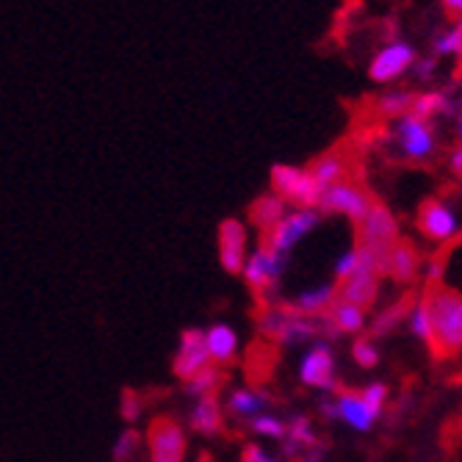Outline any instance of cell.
Returning <instances> with one entry per match:
<instances>
[{"label":"cell","instance_id":"cell-1","mask_svg":"<svg viewBox=\"0 0 462 462\" xmlns=\"http://www.w3.org/2000/svg\"><path fill=\"white\" fill-rule=\"evenodd\" d=\"M432 313V344L427 346L435 360L462 355V293L451 288H424Z\"/></svg>","mask_w":462,"mask_h":462},{"label":"cell","instance_id":"cell-2","mask_svg":"<svg viewBox=\"0 0 462 462\" xmlns=\"http://www.w3.org/2000/svg\"><path fill=\"white\" fill-rule=\"evenodd\" d=\"M285 266H288V255L274 252L269 246H258L246 258L241 274H244L246 285L252 288V293H255L258 308H269L277 302V288L285 274Z\"/></svg>","mask_w":462,"mask_h":462},{"label":"cell","instance_id":"cell-3","mask_svg":"<svg viewBox=\"0 0 462 462\" xmlns=\"http://www.w3.org/2000/svg\"><path fill=\"white\" fill-rule=\"evenodd\" d=\"M388 142L396 147L399 158H404L410 163H424V161L435 158V152H438V136H435L432 122H424L412 114H404L396 119Z\"/></svg>","mask_w":462,"mask_h":462},{"label":"cell","instance_id":"cell-4","mask_svg":"<svg viewBox=\"0 0 462 462\" xmlns=\"http://www.w3.org/2000/svg\"><path fill=\"white\" fill-rule=\"evenodd\" d=\"M355 236H357V246H365V249L376 252V255H380L385 263H388V255H391V246L402 238L393 211L380 199H374V205L368 208V214L355 225Z\"/></svg>","mask_w":462,"mask_h":462},{"label":"cell","instance_id":"cell-5","mask_svg":"<svg viewBox=\"0 0 462 462\" xmlns=\"http://www.w3.org/2000/svg\"><path fill=\"white\" fill-rule=\"evenodd\" d=\"M272 194H277L282 202L293 208H316L319 211V199L321 189L308 172V166H293V163H274L272 166Z\"/></svg>","mask_w":462,"mask_h":462},{"label":"cell","instance_id":"cell-6","mask_svg":"<svg viewBox=\"0 0 462 462\" xmlns=\"http://www.w3.org/2000/svg\"><path fill=\"white\" fill-rule=\"evenodd\" d=\"M374 194L360 183V180H341L329 189L321 191L319 199V214H341L352 219L355 225L368 214V208L374 205Z\"/></svg>","mask_w":462,"mask_h":462},{"label":"cell","instance_id":"cell-7","mask_svg":"<svg viewBox=\"0 0 462 462\" xmlns=\"http://www.w3.org/2000/svg\"><path fill=\"white\" fill-rule=\"evenodd\" d=\"M321 222V214L316 208H297V211L285 214V219L261 236V246H269L274 252H282V255H291V249L297 246L308 233H313Z\"/></svg>","mask_w":462,"mask_h":462},{"label":"cell","instance_id":"cell-8","mask_svg":"<svg viewBox=\"0 0 462 462\" xmlns=\"http://www.w3.org/2000/svg\"><path fill=\"white\" fill-rule=\"evenodd\" d=\"M150 462H183L186 457V432L172 415H155L147 427Z\"/></svg>","mask_w":462,"mask_h":462},{"label":"cell","instance_id":"cell-9","mask_svg":"<svg viewBox=\"0 0 462 462\" xmlns=\"http://www.w3.org/2000/svg\"><path fill=\"white\" fill-rule=\"evenodd\" d=\"M415 227L421 230L424 238L435 241V244H451L454 236L459 233V219L454 214V208L438 197H430L421 202L418 208V219H415Z\"/></svg>","mask_w":462,"mask_h":462},{"label":"cell","instance_id":"cell-10","mask_svg":"<svg viewBox=\"0 0 462 462\" xmlns=\"http://www.w3.org/2000/svg\"><path fill=\"white\" fill-rule=\"evenodd\" d=\"M415 61H418L415 48L402 39H393L391 45H385L383 51L374 53V59L368 64V78L374 83H393L402 75H407L415 67Z\"/></svg>","mask_w":462,"mask_h":462},{"label":"cell","instance_id":"cell-11","mask_svg":"<svg viewBox=\"0 0 462 462\" xmlns=\"http://www.w3.org/2000/svg\"><path fill=\"white\" fill-rule=\"evenodd\" d=\"M300 380H302V385L324 391V393L338 391V380H335V355L327 341H316L305 352V357L300 363Z\"/></svg>","mask_w":462,"mask_h":462},{"label":"cell","instance_id":"cell-12","mask_svg":"<svg viewBox=\"0 0 462 462\" xmlns=\"http://www.w3.org/2000/svg\"><path fill=\"white\" fill-rule=\"evenodd\" d=\"M205 365H211V355H208V344H205V332L197 327L183 329L180 341H178V355L172 360V371L180 380H191L194 374H199Z\"/></svg>","mask_w":462,"mask_h":462},{"label":"cell","instance_id":"cell-13","mask_svg":"<svg viewBox=\"0 0 462 462\" xmlns=\"http://www.w3.org/2000/svg\"><path fill=\"white\" fill-rule=\"evenodd\" d=\"M246 227L238 219H225L219 225V263L227 274H241L246 263Z\"/></svg>","mask_w":462,"mask_h":462},{"label":"cell","instance_id":"cell-14","mask_svg":"<svg viewBox=\"0 0 462 462\" xmlns=\"http://www.w3.org/2000/svg\"><path fill=\"white\" fill-rule=\"evenodd\" d=\"M355 170V158L352 152H344V150H327L321 155H316L308 166V172L313 175V180L319 183V189H329L341 180H355L352 175Z\"/></svg>","mask_w":462,"mask_h":462},{"label":"cell","instance_id":"cell-15","mask_svg":"<svg viewBox=\"0 0 462 462\" xmlns=\"http://www.w3.org/2000/svg\"><path fill=\"white\" fill-rule=\"evenodd\" d=\"M421 252L410 238H399L388 255V277L399 285H412L421 274Z\"/></svg>","mask_w":462,"mask_h":462},{"label":"cell","instance_id":"cell-16","mask_svg":"<svg viewBox=\"0 0 462 462\" xmlns=\"http://www.w3.org/2000/svg\"><path fill=\"white\" fill-rule=\"evenodd\" d=\"M335 412H338V421H346L357 432H368L376 424V418H380V412H374L365 404L360 391H346V388H338V396H335Z\"/></svg>","mask_w":462,"mask_h":462},{"label":"cell","instance_id":"cell-17","mask_svg":"<svg viewBox=\"0 0 462 462\" xmlns=\"http://www.w3.org/2000/svg\"><path fill=\"white\" fill-rule=\"evenodd\" d=\"M189 427L202 435V438H217L225 427V418H222V404L217 399V393L211 396H202L191 412H189Z\"/></svg>","mask_w":462,"mask_h":462},{"label":"cell","instance_id":"cell-18","mask_svg":"<svg viewBox=\"0 0 462 462\" xmlns=\"http://www.w3.org/2000/svg\"><path fill=\"white\" fill-rule=\"evenodd\" d=\"M338 297L357 305L360 310H368L376 302V297H380V277L365 274V272H355L349 280H344L338 285Z\"/></svg>","mask_w":462,"mask_h":462},{"label":"cell","instance_id":"cell-19","mask_svg":"<svg viewBox=\"0 0 462 462\" xmlns=\"http://www.w3.org/2000/svg\"><path fill=\"white\" fill-rule=\"evenodd\" d=\"M338 297V282H321L319 288H310V291H302L297 300H291V302H285L293 313L297 316H308V319H316V316H321L329 305H332V300Z\"/></svg>","mask_w":462,"mask_h":462},{"label":"cell","instance_id":"cell-20","mask_svg":"<svg viewBox=\"0 0 462 462\" xmlns=\"http://www.w3.org/2000/svg\"><path fill=\"white\" fill-rule=\"evenodd\" d=\"M288 214V202H282L277 194H263L249 205V222L263 233L274 230Z\"/></svg>","mask_w":462,"mask_h":462},{"label":"cell","instance_id":"cell-21","mask_svg":"<svg viewBox=\"0 0 462 462\" xmlns=\"http://www.w3.org/2000/svg\"><path fill=\"white\" fill-rule=\"evenodd\" d=\"M205 344H208V355L217 365H230L236 360V352H238V338L233 327L227 324H214L211 329L205 332Z\"/></svg>","mask_w":462,"mask_h":462},{"label":"cell","instance_id":"cell-22","mask_svg":"<svg viewBox=\"0 0 462 462\" xmlns=\"http://www.w3.org/2000/svg\"><path fill=\"white\" fill-rule=\"evenodd\" d=\"M272 404V396L261 388H236L227 396V410L236 418H255Z\"/></svg>","mask_w":462,"mask_h":462},{"label":"cell","instance_id":"cell-23","mask_svg":"<svg viewBox=\"0 0 462 462\" xmlns=\"http://www.w3.org/2000/svg\"><path fill=\"white\" fill-rule=\"evenodd\" d=\"M415 302H418V297H415L412 291H407L399 302L388 305L383 313H376V319L371 321V338H385V335H391L399 327V321L410 316V310H412Z\"/></svg>","mask_w":462,"mask_h":462},{"label":"cell","instance_id":"cell-24","mask_svg":"<svg viewBox=\"0 0 462 462\" xmlns=\"http://www.w3.org/2000/svg\"><path fill=\"white\" fill-rule=\"evenodd\" d=\"M454 111V100H451V92H443V89H430V92H421L412 97V108L410 114L424 119V122H432L435 116H443V114H451Z\"/></svg>","mask_w":462,"mask_h":462},{"label":"cell","instance_id":"cell-25","mask_svg":"<svg viewBox=\"0 0 462 462\" xmlns=\"http://www.w3.org/2000/svg\"><path fill=\"white\" fill-rule=\"evenodd\" d=\"M225 380H227V374H225V368H219V365H205L199 374H194L191 380L183 385V393H189V396H197V399H202V396H211V393H217L222 385H225Z\"/></svg>","mask_w":462,"mask_h":462},{"label":"cell","instance_id":"cell-26","mask_svg":"<svg viewBox=\"0 0 462 462\" xmlns=\"http://www.w3.org/2000/svg\"><path fill=\"white\" fill-rule=\"evenodd\" d=\"M412 92H399V89H393V92H385V95H380L376 97V103H374V111L380 114V116H385V119H399V116H404V114H410V108H412Z\"/></svg>","mask_w":462,"mask_h":462},{"label":"cell","instance_id":"cell-27","mask_svg":"<svg viewBox=\"0 0 462 462\" xmlns=\"http://www.w3.org/2000/svg\"><path fill=\"white\" fill-rule=\"evenodd\" d=\"M407 319H410V329H412L415 338H421L430 346L432 344V313H430L427 293H421V297H418V302L412 305V310H410Z\"/></svg>","mask_w":462,"mask_h":462},{"label":"cell","instance_id":"cell-28","mask_svg":"<svg viewBox=\"0 0 462 462\" xmlns=\"http://www.w3.org/2000/svg\"><path fill=\"white\" fill-rule=\"evenodd\" d=\"M435 56H451L462 61V17L435 39Z\"/></svg>","mask_w":462,"mask_h":462},{"label":"cell","instance_id":"cell-29","mask_svg":"<svg viewBox=\"0 0 462 462\" xmlns=\"http://www.w3.org/2000/svg\"><path fill=\"white\" fill-rule=\"evenodd\" d=\"M142 451V435L136 430H125L114 446V462H136Z\"/></svg>","mask_w":462,"mask_h":462},{"label":"cell","instance_id":"cell-30","mask_svg":"<svg viewBox=\"0 0 462 462\" xmlns=\"http://www.w3.org/2000/svg\"><path fill=\"white\" fill-rule=\"evenodd\" d=\"M249 430L255 435H266V438H274V440H282L285 438V421L272 412H261L255 418H249Z\"/></svg>","mask_w":462,"mask_h":462},{"label":"cell","instance_id":"cell-31","mask_svg":"<svg viewBox=\"0 0 462 462\" xmlns=\"http://www.w3.org/2000/svg\"><path fill=\"white\" fill-rule=\"evenodd\" d=\"M119 412H122V418L128 424H136L139 418H142V412H144V396L139 391L125 388L122 391V402H119Z\"/></svg>","mask_w":462,"mask_h":462},{"label":"cell","instance_id":"cell-32","mask_svg":"<svg viewBox=\"0 0 462 462\" xmlns=\"http://www.w3.org/2000/svg\"><path fill=\"white\" fill-rule=\"evenodd\" d=\"M352 357L360 368H374L380 363V349H376V344L371 338H357L352 344Z\"/></svg>","mask_w":462,"mask_h":462},{"label":"cell","instance_id":"cell-33","mask_svg":"<svg viewBox=\"0 0 462 462\" xmlns=\"http://www.w3.org/2000/svg\"><path fill=\"white\" fill-rule=\"evenodd\" d=\"M360 396L365 399V404H368L374 412H380V415H383V407H385L391 391H388V385H383V383H371V385H365V388L360 391Z\"/></svg>","mask_w":462,"mask_h":462},{"label":"cell","instance_id":"cell-34","mask_svg":"<svg viewBox=\"0 0 462 462\" xmlns=\"http://www.w3.org/2000/svg\"><path fill=\"white\" fill-rule=\"evenodd\" d=\"M355 274V249L344 252V255L338 258V263H335V282H344Z\"/></svg>","mask_w":462,"mask_h":462},{"label":"cell","instance_id":"cell-35","mask_svg":"<svg viewBox=\"0 0 462 462\" xmlns=\"http://www.w3.org/2000/svg\"><path fill=\"white\" fill-rule=\"evenodd\" d=\"M241 462H280L277 457L266 454L258 443H246L244 446V454H241Z\"/></svg>","mask_w":462,"mask_h":462},{"label":"cell","instance_id":"cell-36","mask_svg":"<svg viewBox=\"0 0 462 462\" xmlns=\"http://www.w3.org/2000/svg\"><path fill=\"white\" fill-rule=\"evenodd\" d=\"M412 69H415V78H418V80H424V83H427V80H432L435 72H438V59H435V56H432V59H421V61H415Z\"/></svg>","mask_w":462,"mask_h":462},{"label":"cell","instance_id":"cell-37","mask_svg":"<svg viewBox=\"0 0 462 462\" xmlns=\"http://www.w3.org/2000/svg\"><path fill=\"white\" fill-rule=\"evenodd\" d=\"M448 170H451V175H454V178H459V180H462V142H459V144H454V147H451V152H448Z\"/></svg>","mask_w":462,"mask_h":462},{"label":"cell","instance_id":"cell-38","mask_svg":"<svg viewBox=\"0 0 462 462\" xmlns=\"http://www.w3.org/2000/svg\"><path fill=\"white\" fill-rule=\"evenodd\" d=\"M443 9L451 17H462V0H443Z\"/></svg>","mask_w":462,"mask_h":462},{"label":"cell","instance_id":"cell-39","mask_svg":"<svg viewBox=\"0 0 462 462\" xmlns=\"http://www.w3.org/2000/svg\"><path fill=\"white\" fill-rule=\"evenodd\" d=\"M457 134H459V142H462V100H459V108H457Z\"/></svg>","mask_w":462,"mask_h":462},{"label":"cell","instance_id":"cell-40","mask_svg":"<svg viewBox=\"0 0 462 462\" xmlns=\"http://www.w3.org/2000/svg\"><path fill=\"white\" fill-rule=\"evenodd\" d=\"M197 462H214V457H211V454H208V451H202V454L197 457Z\"/></svg>","mask_w":462,"mask_h":462}]
</instances>
